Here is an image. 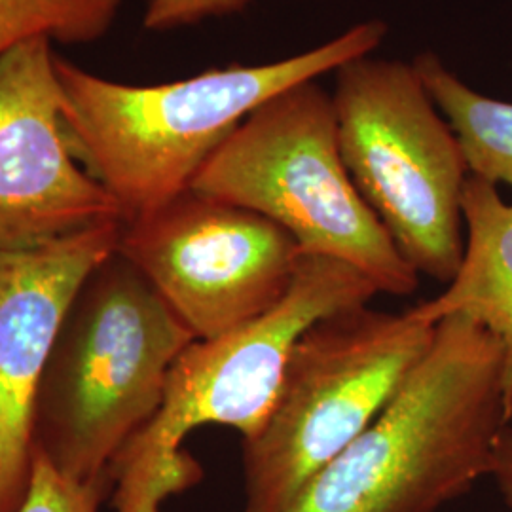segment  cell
Returning a JSON list of instances; mask_svg holds the SVG:
<instances>
[{
	"instance_id": "11",
	"label": "cell",
	"mask_w": 512,
	"mask_h": 512,
	"mask_svg": "<svg viewBox=\"0 0 512 512\" xmlns=\"http://www.w3.org/2000/svg\"><path fill=\"white\" fill-rule=\"evenodd\" d=\"M461 209L465 253L458 274L442 293L408 311L427 325L463 315L495 336L512 421V202L503 200L499 186L469 175Z\"/></svg>"
},
{
	"instance_id": "10",
	"label": "cell",
	"mask_w": 512,
	"mask_h": 512,
	"mask_svg": "<svg viewBox=\"0 0 512 512\" xmlns=\"http://www.w3.org/2000/svg\"><path fill=\"white\" fill-rule=\"evenodd\" d=\"M122 224L0 251V512L18 511L27 497L38 387L57 330L84 279L116 253Z\"/></svg>"
},
{
	"instance_id": "16",
	"label": "cell",
	"mask_w": 512,
	"mask_h": 512,
	"mask_svg": "<svg viewBox=\"0 0 512 512\" xmlns=\"http://www.w3.org/2000/svg\"><path fill=\"white\" fill-rule=\"evenodd\" d=\"M490 476L503 497L505 505L512 509V427L507 425L495 442L494 463Z\"/></svg>"
},
{
	"instance_id": "5",
	"label": "cell",
	"mask_w": 512,
	"mask_h": 512,
	"mask_svg": "<svg viewBox=\"0 0 512 512\" xmlns=\"http://www.w3.org/2000/svg\"><path fill=\"white\" fill-rule=\"evenodd\" d=\"M190 190L274 220L302 255L342 260L378 293L410 296L420 285V274L351 181L332 95L317 80L291 86L253 110Z\"/></svg>"
},
{
	"instance_id": "12",
	"label": "cell",
	"mask_w": 512,
	"mask_h": 512,
	"mask_svg": "<svg viewBox=\"0 0 512 512\" xmlns=\"http://www.w3.org/2000/svg\"><path fill=\"white\" fill-rule=\"evenodd\" d=\"M412 63L456 131L471 175L512 188V103L475 92L437 55L425 52Z\"/></svg>"
},
{
	"instance_id": "6",
	"label": "cell",
	"mask_w": 512,
	"mask_h": 512,
	"mask_svg": "<svg viewBox=\"0 0 512 512\" xmlns=\"http://www.w3.org/2000/svg\"><path fill=\"white\" fill-rule=\"evenodd\" d=\"M435 329L368 304L313 323L294 342L262 429L243 440V512H289L395 397Z\"/></svg>"
},
{
	"instance_id": "9",
	"label": "cell",
	"mask_w": 512,
	"mask_h": 512,
	"mask_svg": "<svg viewBox=\"0 0 512 512\" xmlns=\"http://www.w3.org/2000/svg\"><path fill=\"white\" fill-rule=\"evenodd\" d=\"M76 160L52 42H21L0 55V251L124 222L109 190Z\"/></svg>"
},
{
	"instance_id": "14",
	"label": "cell",
	"mask_w": 512,
	"mask_h": 512,
	"mask_svg": "<svg viewBox=\"0 0 512 512\" xmlns=\"http://www.w3.org/2000/svg\"><path fill=\"white\" fill-rule=\"evenodd\" d=\"M110 490V471L90 480H74L61 475L48 459L33 452L29 492L16 512H99Z\"/></svg>"
},
{
	"instance_id": "2",
	"label": "cell",
	"mask_w": 512,
	"mask_h": 512,
	"mask_svg": "<svg viewBox=\"0 0 512 512\" xmlns=\"http://www.w3.org/2000/svg\"><path fill=\"white\" fill-rule=\"evenodd\" d=\"M507 425L499 342L463 315L446 317L395 397L289 512L440 511L490 476Z\"/></svg>"
},
{
	"instance_id": "3",
	"label": "cell",
	"mask_w": 512,
	"mask_h": 512,
	"mask_svg": "<svg viewBox=\"0 0 512 512\" xmlns=\"http://www.w3.org/2000/svg\"><path fill=\"white\" fill-rule=\"evenodd\" d=\"M196 342L177 313L114 253L74 296L38 387L33 452L61 475L109 473L164 401L184 349Z\"/></svg>"
},
{
	"instance_id": "8",
	"label": "cell",
	"mask_w": 512,
	"mask_h": 512,
	"mask_svg": "<svg viewBox=\"0 0 512 512\" xmlns=\"http://www.w3.org/2000/svg\"><path fill=\"white\" fill-rule=\"evenodd\" d=\"M116 253L196 340L241 329L289 294L302 251L274 220L188 190L122 224Z\"/></svg>"
},
{
	"instance_id": "1",
	"label": "cell",
	"mask_w": 512,
	"mask_h": 512,
	"mask_svg": "<svg viewBox=\"0 0 512 512\" xmlns=\"http://www.w3.org/2000/svg\"><path fill=\"white\" fill-rule=\"evenodd\" d=\"M385 35L384 21L370 19L287 59L154 86L114 82L55 57L63 126L74 156L129 222L188 192L203 165L270 97L374 54Z\"/></svg>"
},
{
	"instance_id": "4",
	"label": "cell",
	"mask_w": 512,
	"mask_h": 512,
	"mask_svg": "<svg viewBox=\"0 0 512 512\" xmlns=\"http://www.w3.org/2000/svg\"><path fill=\"white\" fill-rule=\"evenodd\" d=\"M378 294L357 268L329 256L302 255L289 294L253 323L215 340H196L171 368L164 401L110 465L116 512H162V503L202 480L183 450L205 425L251 439L270 414L294 342L336 311L365 306Z\"/></svg>"
},
{
	"instance_id": "7",
	"label": "cell",
	"mask_w": 512,
	"mask_h": 512,
	"mask_svg": "<svg viewBox=\"0 0 512 512\" xmlns=\"http://www.w3.org/2000/svg\"><path fill=\"white\" fill-rule=\"evenodd\" d=\"M332 103L344 164L404 260L448 285L465 253L458 135L414 63L372 54L344 63Z\"/></svg>"
},
{
	"instance_id": "15",
	"label": "cell",
	"mask_w": 512,
	"mask_h": 512,
	"mask_svg": "<svg viewBox=\"0 0 512 512\" xmlns=\"http://www.w3.org/2000/svg\"><path fill=\"white\" fill-rule=\"evenodd\" d=\"M255 0H148L143 25L148 31H173L205 19L232 16Z\"/></svg>"
},
{
	"instance_id": "13",
	"label": "cell",
	"mask_w": 512,
	"mask_h": 512,
	"mask_svg": "<svg viewBox=\"0 0 512 512\" xmlns=\"http://www.w3.org/2000/svg\"><path fill=\"white\" fill-rule=\"evenodd\" d=\"M124 0H0V55L35 38L93 44L105 37Z\"/></svg>"
}]
</instances>
